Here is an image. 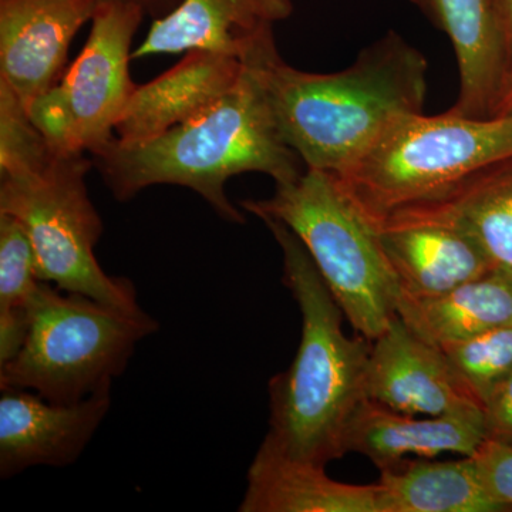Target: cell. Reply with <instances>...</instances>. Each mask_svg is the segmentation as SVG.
<instances>
[{"label":"cell","instance_id":"6da1fadb","mask_svg":"<svg viewBox=\"0 0 512 512\" xmlns=\"http://www.w3.org/2000/svg\"><path fill=\"white\" fill-rule=\"evenodd\" d=\"M242 60L258 73L282 140L312 170L345 173L390 124L426 103L429 62L393 30L336 73L289 66L274 35Z\"/></svg>","mask_w":512,"mask_h":512},{"label":"cell","instance_id":"7a4b0ae2","mask_svg":"<svg viewBox=\"0 0 512 512\" xmlns=\"http://www.w3.org/2000/svg\"><path fill=\"white\" fill-rule=\"evenodd\" d=\"M284 258V284L302 316L291 366L269 380L265 443L296 460L328 466L346 454L353 414L365 402L372 340L343 332L339 303L301 239L274 218H261Z\"/></svg>","mask_w":512,"mask_h":512},{"label":"cell","instance_id":"3957f363","mask_svg":"<svg viewBox=\"0 0 512 512\" xmlns=\"http://www.w3.org/2000/svg\"><path fill=\"white\" fill-rule=\"evenodd\" d=\"M301 161L282 140L261 79L248 63L237 86L198 119L136 146L116 138L93 156L117 201L131 200L153 185H180L200 194L232 224H244L245 217L228 200L229 178L262 173L275 185L288 184L301 177Z\"/></svg>","mask_w":512,"mask_h":512},{"label":"cell","instance_id":"277c9868","mask_svg":"<svg viewBox=\"0 0 512 512\" xmlns=\"http://www.w3.org/2000/svg\"><path fill=\"white\" fill-rule=\"evenodd\" d=\"M241 207L259 220L284 222L301 239L356 333L376 339L396 318L402 289L377 224L335 174L306 168L298 180L276 185L271 198Z\"/></svg>","mask_w":512,"mask_h":512},{"label":"cell","instance_id":"5b68a950","mask_svg":"<svg viewBox=\"0 0 512 512\" xmlns=\"http://www.w3.org/2000/svg\"><path fill=\"white\" fill-rule=\"evenodd\" d=\"M158 330L146 311L96 301L40 282L28 338L0 367V389L35 392L53 403H76L111 389L138 343Z\"/></svg>","mask_w":512,"mask_h":512},{"label":"cell","instance_id":"8992f818","mask_svg":"<svg viewBox=\"0 0 512 512\" xmlns=\"http://www.w3.org/2000/svg\"><path fill=\"white\" fill-rule=\"evenodd\" d=\"M507 158H512V114L417 113L390 124L352 167L335 175L377 224L400 208L440 200Z\"/></svg>","mask_w":512,"mask_h":512},{"label":"cell","instance_id":"52a82bcc","mask_svg":"<svg viewBox=\"0 0 512 512\" xmlns=\"http://www.w3.org/2000/svg\"><path fill=\"white\" fill-rule=\"evenodd\" d=\"M92 165L86 154H56L39 173L0 177V212L25 228L40 281L110 305L137 308L133 282L107 275L94 255L103 222L87 191Z\"/></svg>","mask_w":512,"mask_h":512},{"label":"cell","instance_id":"ba28073f","mask_svg":"<svg viewBox=\"0 0 512 512\" xmlns=\"http://www.w3.org/2000/svg\"><path fill=\"white\" fill-rule=\"evenodd\" d=\"M144 16L128 3H99L82 53L29 107L53 153L97 156L116 140L117 124L137 87L130 77L131 43Z\"/></svg>","mask_w":512,"mask_h":512},{"label":"cell","instance_id":"9c48e42d","mask_svg":"<svg viewBox=\"0 0 512 512\" xmlns=\"http://www.w3.org/2000/svg\"><path fill=\"white\" fill-rule=\"evenodd\" d=\"M377 229L403 295L429 298L493 272L476 238L436 202L400 208Z\"/></svg>","mask_w":512,"mask_h":512},{"label":"cell","instance_id":"30bf717a","mask_svg":"<svg viewBox=\"0 0 512 512\" xmlns=\"http://www.w3.org/2000/svg\"><path fill=\"white\" fill-rule=\"evenodd\" d=\"M0 477L37 466L66 467L89 446L111 407V389L76 403L35 392L0 389Z\"/></svg>","mask_w":512,"mask_h":512},{"label":"cell","instance_id":"8fae6325","mask_svg":"<svg viewBox=\"0 0 512 512\" xmlns=\"http://www.w3.org/2000/svg\"><path fill=\"white\" fill-rule=\"evenodd\" d=\"M366 397L413 416L483 410L444 350L419 338L399 315L372 340Z\"/></svg>","mask_w":512,"mask_h":512},{"label":"cell","instance_id":"7c38bea8","mask_svg":"<svg viewBox=\"0 0 512 512\" xmlns=\"http://www.w3.org/2000/svg\"><path fill=\"white\" fill-rule=\"evenodd\" d=\"M99 0H0V80L29 110L63 77L70 43Z\"/></svg>","mask_w":512,"mask_h":512},{"label":"cell","instance_id":"4fadbf2b","mask_svg":"<svg viewBox=\"0 0 512 512\" xmlns=\"http://www.w3.org/2000/svg\"><path fill=\"white\" fill-rule=\"evenodd\" d=\"M244 72L241 57L190 50L180 63L136 87L117 124V141L136 146L198 119L237 86Z\"/></svg>","mask_w":512,"mask_h":512},{"label":"cell","instance_id":"5bb4252c","mask_svg":"<svg viewBox=\"0 0 512 512\" xmlns=\"http://www.w3.org/2000/svg\"><path fill=\"white\" fill-rule=\"evenodd\" d=\"M292 13V0H181L173 12L154 20L131 57L208 49L242 59L262 37L274 33L276 22Z\"/></svg>","mask_w":512,"mask_h":512},{"label":"cell","instance_id":"9a60e30c","mask_svg":"<svg viewBox=\"0 0 512 512\" xmlns=\"http://www.w3.org/2000/svg\"><path fill=\"white\" fill-rule=\"evenodd\" d=\"M485 439L483 410L417 419L366 399L353 414L345 446L346 453L362 454L386 471L400 466L410 454L473 456Z\"/></svg>","mask_w":512,"mask_h":512},{"label":"cell","instance_id":"2e32d148","mask_svg":"<svg viewBox=\"0 0 512 512\" xmlns=\"http://www.w3.org/2000/svg\"><path fill=\"white\" fill-rule=\"evenodd\" d=\"M413 2L446 33L456 52L460 89L448 111L467 117H493L510 72L491 0Z\"/></svg>","mask_w":512,"mask_h":512},{"label":"cell","instance_id":"e0dca14e","mask_svg":"<svg viewBox=\"0 0 512 512\" xmlns=\"http://www.w3.org/2000/svg\"><path fill=\"white\" fill-rule=\"evenodd\" d=\"M241 512H383L375 484L333 480L325 466L296 460L262 441L248 468Z\"/></svg>","mask_w":512,"mask_h":512},{"label":"cell","instance_id":"ac0fdd59","mask_svg":"<svg viewBox=\"0 0 512 512\" xmlns=\"http://www.w3.org/2000/svg\"><path fill=\"white\" fill-rule=\"evenodd\" d=\"M397 315L419 338L447 349L512 322V281L490 272L429 298L400 293Z\"/></svg>","mask_w":512,"mask_h":512},{"label":"cell","instance_id":"d6986e66","mask_svg":"<svg viewBox=\"0 0 512 512\" xmlns=\"http://www.w3.org/2000/svg\"><path fill=\"white\" fill-rule=\"evenodd\" d=\"M383 512L505 511L485 490L473 457L457 461H403L380 471Z\"/></svg>","mask_w":512,"mask_h":512},{"label":"cell","instance_id":"ffe728a7","mask_svg":"<svg viewBox=\"0 0 512 512\" xmlns=\"http://www.w3.org/2000/svg\"><path fill=\"white\" fill-rule=\"evenodd\" d=\"M476 238L491 269L512 281V158L490 165L436 201Z\"/></svg>","mask_w":512,"mask_h":512},{"label":"cell","instance_id":"44dd1931","mask_svg":"<svg viewBox=\"0 0 512 512\" xmlns=\"http://www.w3.org/2000/svg\"><path fill=\"white\" fill-rule=\"evenodd\" d=\"M40 282L25 228L0 212V367L18 355L28 338L30 308Z\"/></svg>","mask_w":512,"mask_h":512},{"label":"cell","instance_id":"7402d4cb","mask_svg":"<svg viewBox=\"0 0 512 512\" xmlns=\"http://www.w3.org/2000/svg\"><path fill=\"white\" fill-rule=\"evenodd\" d=\"M55 157L29 110L0 80V177L39 173Z\"/></svg>","mask_w":512,"mask_h":512},{"label":"cell","instance_id":"603a6c76","mask_svg":"<svg viewBox=\"0 0 512 512\" xmlns=\"http://www.w3.org/2000/svg\"><path fill=\"white\" fill-rule=\"evenodd\" d=\"M444 350L481 406L512 373V322Z\"/></svg>","mask_w":512,"mask_h":512},{"label":"cell","instance_id":"cb8c5ba5","mask_svg":"<svg viewBox=\"0 0 512 512\" xmlns=\"http://www.w3.org/2000/svg\"><path fill=\"white\" fill-rule=\"evenodd\" d=\"M478 476L487 493L505 511L512 507V446L503 441L485 439L473 454Z\"/></svg>","mask_w":512,"mask_h":512},{"label":"cell","instance_id":"d4e9b609","mask_svg":"<svg viewBox=\"0 0 512 512\" xmlns=\"http://www.w3.org/2000/svg\"><path fill=\"white\" fill-rule=\"evenodd\" d=\"M487 439L512 446V373L498 384L483 406Z\"/></svg>","mask_w":512,"mask_h":512},{"label":"cell","instance_id":"484cf974","mask_svg":"<svg viewBox=\"0 0 512 512\" xmlns=\"http://www.w3.org/2000/svg\"><path fill=\"white\" fill-rule=\"evenodd\" d=\"M491 3H493L495 18H497L504 39L508 72H510L508 82H510L512 77V0H491Z\"/></svg>","mask_w":512,"mask_h":512},{"label":"cell","instance_id":"4316f807","mask_svg":"<svg viewBox=\"0 0 512 512\" xmlns=\"http://www.w3.org/2000/svg\"><path fill=\"white\" fill-rule=\"evenodd\" d=\"M101 2H120L128 3V5L138 6L143 9L146 16L151 18L161 19L167 16L168 13L173 12L181 0H99Z\"/></svg>","mask_w":512,"mask_h":512},{"label":"cell","instance_id":"83f0119b","mask_svg":"<svg viewBox=\"0 0 512 512\" xmlns=\"http://www.w3.org/2000/svg\"><path fill=\"white\" fill-rule=\"evenodd\" d=\"M508 114H512V77L507 87H505L503 97H501L494 116H508Z\"/></svg>","mask_w":512,"mask_h":512}]
</instances>
